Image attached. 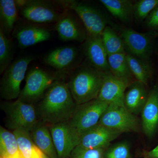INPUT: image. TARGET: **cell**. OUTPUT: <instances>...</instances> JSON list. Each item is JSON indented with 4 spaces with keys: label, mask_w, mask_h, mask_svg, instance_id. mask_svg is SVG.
<instances>
[{
    "label": "cell",
    "mask_w": 158,
    "mask_h": 158,
    "mask_svg": "<svg viewBox=\"0 0 158 158\" xmlns=\"http://www.w3.org/2000/svg\"><path fill=\"white\" fill-rule=\"evenodd\" d=\"M77 106L67 83L58 80L46 91L36 110L40 121L52 125L69 121Z\"/></svg>",
    "instance_id": "1"
},
{
    "label": "cell",
    "mask_w": 158,
    "mask_h": 158,
    "mask_svg": "<svg viewBox=\"0 0 158 158\" xmlns=\"http://www.w3.org/2000/svg\"><path fill=\"white\" fill-rule=\"evenodd\" d=\"M104 74L91 65L81 66L73 72L67 84L77 105L98 98Z\"/></svg>",
    "instance_id": "2"
},
{
    "label": "cell",
    "mask_w": 158,
    "mask_h": 158,
    "mask_svg": "<svg viewBox=\"0 0 158 158\" xmlns=\"http://www.w3.org/2000/svg\"><path fill=\"white\" fill-rule=\"evenodd\" d=\"M65 77V73L59 71L50 72L41 69H31L26 74L25 85L18 99L34 104L42 98L54 82L61 80Z\"/></svg>",
    "instance_id": "3"
},
{
    "label": "cell",
    "mask_w": 158,
    "mask_h": 158,
    "mask_svg": "<svg viewBox=\"0 0 158 158\" xmlns=\"http://www.w3.org/2000/svg\"><path fill=\"white\" fill-rule=\"evenodd\" d=\"M1 109L5 113V125L9 129L31 132L39 120L34 105L19 100L1 103Z\"/></svg>",
    "instance_id": "4"
},
{
    "label": "cell",
    "mask_w": 158,
    "mask_h": 158,
    "mask_svg": "<svg viewBox=\"0 0 158 158\" xmlns=\"http://www.w3.org/2000/svg\"><path fill=\"white\" fill-rule=\"evenodd\" d=\"M109 105L98 98L77 105L72 117L67 122L81 138L83 134L98 124Z\"/></svg>",
    "instance_id": "5"
},
{
    "label": "cell",
    "mask_w": 158,
    "mask_h": 158,
    "mask_svg": "<svg viewBox=\"0 0 158 158\" xmlns=\"http://www.w3.org/2000/svg\"><path fill=\"white\" fill-rule=\"evenodd\" d=\"M35 58L31 56L16 59L5 70L1 80L0 95L6 100L18 98L20 93V85L25 78L28 66Z\"/></svg>",
    "instance_id": "6"
},
{
    "label": "cell",
    "mask_w": 158,
    "mask_h": 158,
    "mask_svg": "<svg viewBox=\"0 0 158 158\" xmlns=\"http://www.w3.org/2000/svg\"><path fill=\"white\" fill-rule=\"evenodd\" d=\"M98 124L121 133L137 132L139 122L136 115L130 112L125 106L110 104Z\"/></svg>",
    "instance_id": "7"
},
{
    "label": "cell",
    "mask_w": 158,
    "mask_h": 158,
    "mask_svg": "<svg viewBox=\"0 0 158 158\" xmlns=\"http://www.w3.org/2000/svg\"><path fill=\"white\" fill-rule=\"evenodd\" d=\"M21 14L30 21L39 23L57 22L66 15L51 2L42 1H15Z\"/></svg>",
    "instance_id": "8"
},
{
    "label": "cell",
    "mask_w": 158,
    "mask_h": 158,
    "mask_svg": "<svg viewBox=\"0 0 158 158\" xmlns=\"http://www.w3.org/2000/svg\"><path fill=\"white\" fill-rule=\"evenodd\" d=\"M59 3L76 12L83 22L88 35L102 36L107 26L108 21L97 9L85 3L76 1H61Z\"/></svg>",
    "instance_id": "9"
},
{
    "label": "cell",
    "mask_w": 158,
    "mask_h": 158,
    "mask_svg": "<svg viewBox=\"0 0 158 158\" xmlns=\"http://www.w3.org/2000/svg\"><path fill=\"white\" fill-rule=\"evenodd\" d=\"M156 34L152 31L139 33L133 29L125 28L122 31L121 37L124 42L125 48L129 54L149 63Z\"/></svg>",
    "instance_id": "10"
},
{
    "label": "cell",
    "mask_w": 158,
    "mask_h": 158,
    "mask_svg": "<svg viewBox=\"0 0 158 158\" xmlns=\"http://www.w3.org/2000/svg\"><path fill=\"white\" fill-rule=\"evenodd\" d=\"M58 158H69L78 145L80 136L73 130L68 123L48 125Z\"/></svg>",
    "instance_id": "11"
},
{
    "label": "cell",
    "mask_w": 158,
    "mask_h": 158,
    "mask_svg": "<svg viewBox=\"0 0 158 158\" xmlns=\"http://www.w3.org/2000/svg\"><path fill=\"white\" fill-rule=\"evenodd\" d=\"M122 133L99 124L82 135L78 145L73 152L92 148H106Z\"/></svg>",
    "instance_id": "12"
},
{
    "label": "cell",
    "mask_w": 158,
    "mask_h": 158,
    "mask_svg": "<svg viewBox=\"0 0 158 158\" xmlns=\"http://www.w3.org/2000/svg\"><path fill=\"white\" fill-rule=\"evenodd\" d=\"M130 82L113 75L110 72L105 73L103 82L97 98L109 105L124 106L125 93Z\"/></svg>",
    "instance_id": "13"
},
{
    "label": "cell",
    "mask_w": 158,
    "mask_h": 158,
    "mask_svg": "<svg viewBox=\"0 0 158 158\" xmlns=\"http://www.w3.org/2000/svg\"><path fill=\"white\" fill-rule=\"evenodd\" d=\"M84 50L85 55L92 66L104 73L110 72L108 54L102 36H92L87 34Z\"/></svg>",
    "instance_id": "14"
},
{
    "label": "cell",
    "mask_w": 158,
    "mask_h": 158,
    "mask_svg": "<svg viewBox=\"0 0 158 158\" xmlns=\"http://www.w3.org/2000/svg\"><path fill=\"white\" fill-rule=\"evenodd\" d=\"M141 125L143 132L152 137L158 127V88L155 86L148 94L146 103L141 112Z\"/></svg>",
    "instance_id": "15"
},
{
    "label": "cell",
    "mask_w": 158,
    "mask_h": 158,
    "mask_svg": "<svg viewBox=\"0 0 158 158\" xmlns=\"http://www.w3.org/2000/svg\"><path fill=\"white\" fill-rule=\"evenodd\" d=\"M146 85L135 81L129 85L124 95V106L127 109L135 115L141 113L148 98Z\"/></svg>",
    "instance_id": "16"
},
{
    "label": "cell",
    "mask_w": 158,
    "mask_h": 158,
    "mask_svg": "<svg viewBox=\"0 0 158 158\" xmlns=\"http://www.w3.org/2000/svg\"><path fill=\"white\" fill-rule=\"evenodd\" d=\"M77 56V51L74 47H62L51 51L44 57V61L58 71L65 73V70L71 66Z\"/></svg>",
    "instance_id": "17"
},
{
    "label": "cell",
    "mask_w": 158,
    "mask_h": 158,
    "mask_svg": "<svg viewBox=\"0 0 158 158\" xmlns=\"http://www.w3.org/2000/svg\"><path fill=\"white\" fill-rule=\"evenodd\" d=\"M34 143L49 158H58L48 126L39 120L30 132Z\"/></svg>",
    "instance_id": "18"
},
{
    "label": "cell",
    "mask_w": 158,
    "mask_h": 158,
    "mask_svg": "<svg viewBox=\"0 0 158 158\" xmlns=\"http://www.w3.org/2000/svg\"><path fill=\"white\" fill-rule=\"evenodd\" d=\"M56 30L61 40L65 41L85 40L87 34L79 26L76 20L70 15H65L56 22Z\"/></svg>",
    "instance_id": "19"
},
{
    "label": "cell",
    "mask_w": 158,
    "mask_h": 158,
    "mask_svg": "<svg viewBox=\"0 0 158 158\" xmlns=\"http://www.w3.org/2000/svg\"><path fill=\"white\" fill-rule=\"evenodd\" d=\"M51 37V33L48 30L34 26L23 27L15 34L19 46L22 48H27L39 43L47 41Z\"/></svg>",
    "instance_id": "20"
},
{
    "label": "cell",
    "mask_w": 158,
    "mask_h": 158,
    "mask_svg": "<svg viewBox=\"0 0 158 158\" xmlns=\"http://www.w3.org/2000/svg\"><path fill=\"white\" fill-rule=\"evenodd\" d=\"M13 132L17 138L20 158H48L34 143L30 132L15 130Z\"/></svg>",
    "instance_id": "21"
},
{
    "label": "cell",
    "mask_w": 158,
    "mask_h": 158,
    "mask_svg": "<svg viewBox=\"0 0 158 158\" xmlns=\"http://www.w3.org/2000/svg\"><path fill=\"white\" fill-rule=\"evenodd\" d=\"M18 17L17 7L14 0L0 1L1 27L6 36H9L14 28Z\"/></svg>",
    "instance_id": "22"
},
{
    "label": "cell",
    "mask_w": 158,
    "mask_h": 158,
    "mask_svg": "<svg viewBox=\"0 0 158 158\" xmlns=\"http://www.w3.org/2000/svg\"><path fill=\"white\" fill-rule=\"evenodd\" d=\"M114 17L124 23L131 21L134 16V5L129 0H101Z\"/></svg>",
    "instance_id": "23"
},
{
    "label": "cell",
    "mask_w": 158,
    "mask_h": 158,
    "mask_svg": "<svg viewBox=\"0 0 158 158\" xmlns=\"http://www.w3.org/2000/svg\"><path fill=\"white\" fill-rule=\"evenodd\" d=\"M108 63L110 72L118 78L130 82L133 76L128 63L125 53L109 55Z\"/></svg>",
    "instance_id": "24"
},
{
    "label": "cell",
    "mask_w": 158,
    "mask_h": 158,
    "mask_svg": "<svg viewBox=\"0 0 158 158\" xmlns=\"http://www.w3.org/2000/svg\"><path fill=\"white\" fill-rule=\"evenodd\" d=\"M0 153L1 158H17L19 156L17 138L2 126L0 127Z\"/></svg>",
    "instance_id": "25"
},
{
    "label": "cell",
    "mask_w": 158,
    "mask_h": 158,
    "mask_svg": "<svg viewBox=\"0 0 158 158\" xmlns=\"http://www.w3.org/2000/svg\"><path fill=\"white\" fill-rule=\"evenodd\" d=\"M126 57L130 69L136 81L146 86L151 74L149 63L129 53L126 54Z\"/></svg>",
    "instance_id": "26"
},
{
    "label": "cell",
    "mask_w": 158,
    "mask_h": 158,
    "mask_svg": "<svg viewBox=\"0 0 158 158\" xmlns=\"http://www.w3.org/2000/svg\"><path fill=\"white\" fill-rule=\"evenodd\" d=\"M101 36L108 56L125 53L124 42L121 36L110 26H106Z\"/></svg>",
    "instance_id": "27"
},
{
    "label": "cell",
    "mask_w": 158,
    "mask_h": 158,
    "mask_svg": "<svg viewBox=\"0 0 158 158\" xmlns=\"http://www.w3.org/2000/svg\"><path fill=\"white\" fill-rule=\"evenodd\" d=\"M13 47L11 40L0 29V73L3 74L11 64Z\"/></svg>",
    "instance_id": "28"
},
{
    "label": "cell",
    "mask_w": 158,
    "mask_h": 158,
    "mask_svg": "<svg viewBox=\"0 0 158 158\" xmlns=\"http://www.w3.org/2000/svg\"><path fill=\"white\" fill-rule=\"evenodd\" d=\"M158 6V0H140L134 5V16L138 21L146 19Z\"/></svg>",
    "instance_id": "29"
},
{
    "label": "cell",
    "mask_w": 158,
    "mask_h": 158,
    "mask_svg": "<svg viewBox=\"0 0 158 158\" xmlns=\"http://www.w3.org/2000/svg\"><path fill=\"white\" fill-rule=\"evenodd\" d=\"M130 146L127 142H121L113 145L107 151L105 158H130Z\"/></svg>",
    "instance_id": "30"
},
{
    "label": "cell",
    "mask_w": 158,
    "mask_h": 158,
    "mask_svg": "<svg viewBox=\"0 0 158 158\" xmlns=\"http://www.w3.org/2000/svg\"><path fill=\"white\" fill-rule=\"evenodd\" d=\"M105 148H92L73 152L71 156L73 158H103Z\"/></svg>",
    "instance_id": "31"
},
{
    "label": "cell",
    "mask_w": 158,
    "mask_h": 158,
    "mask_svg": "<svg viewBox=\"0 0 158 158\" xmlns=\"http://www.w3.org/2000/svg\"><path fill=\"white\" fill-rule=\"evenodd\" d=\"M147 27L158 34V6L154 9L145 20Z\"/></svg>",
    "instance_id": "32"
},
{
    "label": "cell",
    "mask_w": 158,
    "mask_h": 158,
    "mask_svg": "<svg viewBox=\"0 0 158 158\" xmlns=\"http://www.w3.org/2000/svg\"><path fill=\"white\" fill-rule=\"evenodd\" d=\"M146 156L148 158H158V145L152 150L146 153Z\"/></svg>",
    "instance_id": "33"
},
{
    "label": "cell",
    "mask_w": 158,
    "mask_h": 158,
    "mask_svg": "<svg viewBox=\"0 0 158 158\" xmlns=\"http://www.w3.org/2000/svg\"><path fill=\"white\" fill-rule=\"evenodd\" d=\"M147 158V157H145V158Z\"/></svg>",
    "instance_id": "34"
},
{
    "label": "cell",
    "mask_w": 158,
    "mask_h": 158,
    "mask_svg": "<svg viewBox=\"0 0 158 158\" xmlns=\"http://www.w3.org/2000/svg\"><path fill=\"white\" fill-rule=\"evenodd\" d=\"M18 158H20V157H18Z\"/></svg>",
    "instance_id": "35"
}]
</instances>
